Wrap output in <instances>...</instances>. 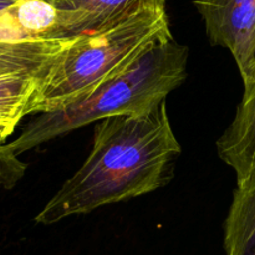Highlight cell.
Segmentation results:
<instances>
[{"instance_id":"cell-1","label":"cell","mask_w":255,"mask_h":255,"mask_svg":"<svg viewBox=\"0 0 255 255\" xmlns=\"http://www.w3.org/2000/svg\"><path fill=\"white\" fill-rule=\"evenodd\" d=\"M181 144L166 100L142 115L100 120L82 166L35 217L50 226L104 206L144 196L167 183Z\"/></svg>"},{"instance_id":"cell-8","label":"cell","mask_w":255,"mask_h":255,"mask_svg":"<svg viewBox=\"0 0 255 255\" xmlns=\"http://www.w3.org/2000/svg\"><path fill=\"white\" fill-rule=\"evenodd\" d=\"M226 255H255V174L237 184L223 226Z\"/></svg>"},{"instance_id":"cell-13","label":"cell","mask_w":255,"mask_h":255,"mask_svg":"<svg viewBox=\"0 0 255 255\" xmlns=\"http://www.w3.org/2000/svg\"><path fill=\"white\" fill-rule=\"evenodd\" d=\"M47 1L52 2V4H54V5H56V6H57V5H59V4H60V2H61V1H62V0H47Z\"/></svg>"},{"instance_id":"cell-12","label":"cell","mask_w":255,"mask_h":255,"mask_svg":"<svg viewBox=\"0 0 255 255\" xmlns=\"http://www.w3.org/2000/svg\"><path fill=\"white\" fill-rule=\"evenodd\" d=\"M17 0H0V15L10 11L16 4Z\"/></svg>"},{"instance_id":"cell-11","label":"cell","mask_w":255,"mask_h":255,"mask_svg":"<svg viewBox=\"0 0 255 255\" xmlns=\"http://www.w3.org/2000/svg\"><path fill=\"white\" fill-rule=\"evenodd\" d=\"M27 164L10 149L7 142H0V189H11L25 176Z\"/></svg>"},{"instance_id":"cell-3","label":"cell","mask_w":255,"mask_h":255,"mask_svg":"<svg viewBox=\"0 0 255 255\" xmlns=\"http://www.w3.org/2000/svg\"><path fill=\"white\" fill-rule=\"evenodd\" d=\"M188 47L172 39L152 47L138 62L87 97L59 111L30 120L9 147L25 153L94 121L149 112L181 86L188 74Z\"/></svg>"},{"instance_id":"cell-4","label":"cell","mask_w":255,"mask_h":255,"mask_svg":"<svg viewBox=\"0 0 255 255\" xmlns=\"http://www.w3.org/2000/svg\"><path fill=\"white\" fill-rule=\"evenodd\" d=\"M212 45L228 50L243 86L255 79V0H194Z\"/></svg>"},{"instance_id":"cell-6","label":"cell","mask_w":255,"mask_h":255,"mask_svg":"<svg viewBox=\"0 0 255 255\" xmlns=\"http://www.w3.org/2000/svg\"><path fill=\"white\" fill-rule=\"evenodd\" d=\"M217 152L234 171L237 184L255 174V79L244 86L236 116L217 141Z\"/></svg>"},{"instance_id":"cell-5","label":"cell","mask_w":255,"mask_h":255,"mask_svg":"<svg viewBox=\"0 0 255 255\" xmlns=\"http://www.w3.org/2000/svg\"><path fill=\"white\" fill-rule=\"evenodd\" d=\"M57 9L60 34L74 37L114 26L141 12L166 9V0H62Z\"/></svg>"},{"instance_id":"cell-10","label":"cell","mask_w":255,"mask_h":255,"mask_svg":"<svg viewBox=\"0 0 255 255\" xmlns=\"http://www.w3.org/2000/svg\"><path fill=\"white\" fill-rule=\"evenodd\" d=\"M11 12L19 26L30 37H62L60 34L59 9L47 0H17Z\"/></svg>"},{"instance_id":"cell-2","label":"cell","mask_w":255,"mask_h":255,"mask_svg":"<svg viewBox=\"0 0 255 255\" xmlns=\"http://www.w3.org/2000/svg\"><path fill=\"white\" fill-rule=\"evenodd\" d=\"M172 37L166 9L141 12L114 26L79 35L40 81L31 115L59 111L81 101Z\"/></svg>"},{"instance_id":"cell-9","label":"cell","mask_w":255,"mask_h":255,"mask_svg":"<svg viewBox=\"0 0 255 255\" xmlns=\"http://www.w3.org/2000/svg\"><path fill=\"white\" fill-rule=\"evenodd\" d=\"M42 77H0V142H6L21 120L31 116L35 95Z\"/></svg>"},{"instance_id":"cell-7","label":"cell","mask_w":255,"mask_h":255,"mask_svg":"<svg viewBox=\"0 0 255 255\" xmlns=\"http://www.w3.org/2000/svg\"><path fill=\"white\" fill-rule=\"evenodd\" d=\"M76 37L0 41V77L44 76Z\"/></svg>"}]
</instances>
